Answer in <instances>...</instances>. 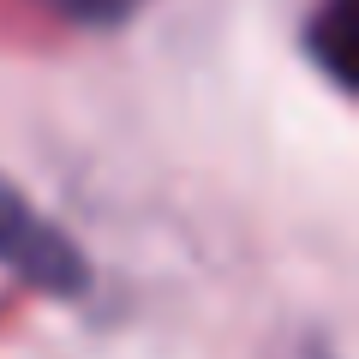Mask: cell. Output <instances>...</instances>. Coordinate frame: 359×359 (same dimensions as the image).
Masks as SVG:
<instances>
[{
  "mask_svg": "<svg viewBox=\"0 0 359 359\" xmlns=\"http://www.w3.org/2000/svg\"><path fill=\"white\" fill-rule=\"evenodd\" d=\"M42 6L54 18H66V25H78V30H114L138 13L144 0H42Z\"/></svg>",
  "mask_w": 359,
  "mask_h": 359,
  "instance_id": "3957f363",
  "label": "cell"
},
{
  "mask_svg": "<svg viewBox=\"0 0 359 359\" xmlns=\"http://www.w3.org/2000/svg\"><path fill=\"white\" fill-rule=\"evenodd\" d=\"M306 48L311 60L323 66L335 90H353V0H323L318 13H311V30H306Z\"/></svg>",
  "mask_w": 359,
  "mask_h": 359,
  "instance_id": "7a4b0ae2",
  "label": "cell"
},
{
  "mask_svg": "<svg viewBox=\"0 0 359 359\" xmlns=\"http://www.w3.org/2000/svg\"><path fill=\"white\" fill-rule=\"evenodd\" d=\"M0 269L13 282H25L30 294L60 299V306H78L90 294V282H96L84 245L54 216H42L6 174H0Z\"/></svg>",
  "mask_w": 359,
  "mask_h": 359,
  "instance_id": "6da1fadb",
  "label": "cell"
}]
</instances>
